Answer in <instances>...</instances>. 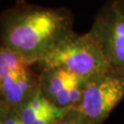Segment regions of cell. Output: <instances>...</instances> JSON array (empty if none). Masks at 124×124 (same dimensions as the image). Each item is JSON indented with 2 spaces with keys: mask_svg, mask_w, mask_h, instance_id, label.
Instances as JSON below:
<instances>
[{
  "mask_svg": "<svg viewBox=\"0 0 124 124\" xmlns=\"http://www.w3.org/2000/svg\"><path fill=\"white\" fill-rule=\"evenodd\" d=\"M69 10L50 8L18 1L1 18V46L28 63H38L54 45L71 33Z\"/></svg>",
  "mask_w": 124,
  "mask_h": 124,
  "instance_id": "obj_1",
  "label": "cell"
},
{
  "mask_svg": "<svg viewBox=\"0 0 124 124\" xmlns=\"http://www.w3.org/2000/svg\"><path fill=\"white\" fill-rule=\"evenodd\" d=\"M42 70L61 68L87 81L106 70L110 62L89 32L65 36L38 62Z\"/></svg>",
  "mask_w": 124,
  "mask_h": 124,
  "instance_id": "obj_2",
  "label": "cell"
},
{
  "mask_svg": "<svg viewBox=\"0 0 124 124\" xmlns=\"http://www.w3.org/2000/svg\"><path fill=\"white\" fill-rule=\"evenodd\" d=\"M124 98V71L110 65L88 79L76 107L93 124H101Z\"/></svg>",
  "mask_w": 124,
  "mask_h": 124,
  "instance_id": "obj_3",
  "label": "cell"
},
{
  "mask_svg": "<svg viewBox=\"0 0 124 124\" xmlns=\"http://www.w3.org/2000/svg\"><path fill=\"white\" fill-rule=\"evenodd\" d=\"M88 32L101 46L111 65L124 71V0H109Z\"/></svg>",
  "mask_w": 124,
  "mask_h": 124,
  "instance_id": "obj_4",
  "label": "cell"
},
{
  "mask_svg": "<svg viewBox=\"0 0 124 124\" xmlns=\"http://www.w3.org/2000/svg\"><path fill=\"white\" fill-rule=\"evenodd\" d=\"M81 80L84 79L61 68L47 69L42 70L40 87L43 96L54 106L58 108L73 107L72 91L75 84Z\"/></svg>",
  "mask_w": 124,
  "mask_h": 124,
  "instance_id": "obj_5",
  "label": "cell"
},
{
  "mask_svg": "<svg viewBox=\"0 0 124 124\" xmlns=\"http://www.w3.org/2000/svg\"><path fill=\"white\" fill-rule=\"evenodd\" d=\"M55 107L43 96L39 86L33 96L18 108L17 112L23 123L32 124L38 118L53 109Z\"/></svg>",
  "mask_w": 124,
  "mask_h": 124,
  "instance_id": "obj_6",
  "label": "cell"
},
{
  "mask_svg": "<svg viewBox=\"0 0 124 124\" xmlns=\"http://www.w3.org/2000/svg\"><path fill=\"white\" fill-rule=\"evenodd\" d=\"M54 124H93L76 106H74Z\"/></svg>",
  "mask_w": 124,
  "mask_h": 124,
  "instance_id": "obj_7",
  "label": "cell"
},
{
  "mask_svg": "<svg viewBox=\"0 0 124 124\" xmlns=\"http://www.w3.org/2000/svg\"><path fill=\"white\" fill-rule=\"evenodd\" d=\"M74 107V106H73ZM73 107H67V108H58L55 107L53 109L47 112L38 118L32 124H54L58 120H60L64 114Z\"/></svg>",
  "mask_w": 124,
  "mask_h": 124,
  "instance_id": "obj_8",
  "label": "cell"
}]
</instances>
